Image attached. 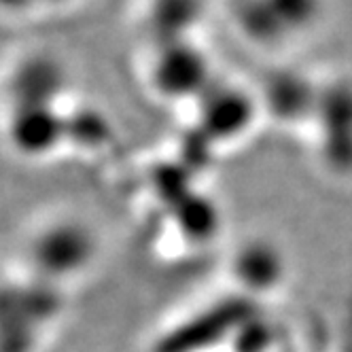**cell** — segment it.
Listing matches in <instances>:
<instances>
[{
  "mask_svg": "<svg viewBox=\"0 0 352 352\" xmlns=\"http://www.w3.org/2000/svg\"><path fill=\"white\" fill-rule=\"evenodd\" d=\"M64 85V72L52 58L34 56L21 62L13 74L11 96L19 107H52Z\"/></svg>",
  "mask_w": 352,
  "mask_h": 352,
  "instance_id": "obj_7",
  "label": "cell"
},
{
  "mask_svg": "<svg viewBox=\"0 0 352 352\" xmlns=\"http://www.w3.org/2000/svg\"><path fill=\"white\" fill-rule=\"evenodd\" d=\"M212 140L199 130V128H193L185 140H183V146H181V162L191 170H199L204 168L208 162H210V148H212Z\"/></svg>",
  "mask_w": 352,
  "mask_h": 352,
  "instance_id": "obj_17",
  "label": "cell"
},
{
  "mask_svg": "<svg viewBox=\"0 0 352 352\" xmlns=\"http://www.w3.org/2000/svg\"><path fill=\"white\" fill-rule=\"evenodd\" d=\"M230 342L234 352H267L274 344V329L257 314L248 318Z\"/></svg>",
  "mask_w": 352,
  "mask_h": 352,
  "instance_id": "obj_15",
  "label": "cell"
},
{
  "mask_svg": "<svg viewBox=\"0 0 352 352\" xmlns=\"http://www.w3.org/2000/svg\"><path fill=\"white\" fill-rule=\"evenodd\" d=\"M32 3V0H3V5L7 9H23V7H28Z\"/></svg>",
  "mask_w": 352,
  "mask_h": 352,
  "instance_id": "obj_18",
  "label": "cell"
},
{
  "mask_svg": "<svg viewBox=\"0 0 352 352\" xmlns=\"http://www.w3.org/2000/svg\"><path fill=\"white\" fill-rule=\"evenodd\" d=\"M66 138L64 117L52 107H19L11 119V140L26 155H43Z\"/></svg>",
  "mask_w": 352,
  "mask_h": 352,
  "instance_id": "obj_6",
  "label": "cell"
},
{
  "mask_svg": "<svg viewBox=\"0 0 352 352\" xmlns=\"http://www.w3.org/2000/svg\"><path fill=\"white\" fill-rule=\"evenodd\" d=\"M94 253L89 232L77 223H60L45 230L34 246L32 261L45 274L64 276L81 270Z\"/></svg>",
  "mask_w": 352,
  "mask_h": 352,
  "instance_id": "obj_5",
  "label": "cell"
},
{
  "mask_svg": "<svg viewBox=\"0 0 352 352\" xmlns=\"http://www.w3.org/2000/svg\"><path fill=\"white\" fill-rule=\"evenodd\" d=\"M181 234L191 242H208L221 228V214L208 197L195 191L172 210Z\"/></svg>",
  "mask_w": 352,
  "mask_h": 352,
  "instance_id": "obj_11",
  "label": "cell"
},
{
  "mask_svg": "<svg viewBox=\"0 0 352 352\" xmlns=\"http://www.w3.org/2000/svg\"><path fill=\"white\" fill-rule=\"evenodd\" d=\"M191 170L183 162H166L155 166L151 172V183H153V191L170 210L179 206L187 195L193 193L191 189Z\"/></svg>",
  "mask_w": 352,
  "mask_h": 352,
  "instance_id": "obj_13",
  "label": "cell"
},
{
  "mask_svg": "<svg viewBox=\"0 0 352 352\" xmlns=\"http://www.w3.org/2000/svg\"><path fill=\"white\" fill-rule=\"evenodd\" d=\"M52 3H58V0H52Z\"/></svg>",
  "mask_w": 352,
  "mask_h": 352,
  "instance_id": "obj_19",
  "label": "cell"
},
{
  "mask_svg": "<svg viewBox=\"0 0 352 352\" xmlns=\"http://www.w3.org/2000/svg\"><path fill=\"white\" fill-rule=\"evenodd\" d=\"M287 30L306 28L318 15L320 0H270Z\"/></svg>",
  "mask_w": 352,
  "mask_h": 352,
  "instance_id": "obj_16",
  "label": "cell"
},
{
  "mask_svg": "<svg viewBox=\"0 0 352 352\" xmlns=\"http://www.w3.org/2000/svg\"><path fill=\"white\" fill-rule=\"evenodd\" d=\"M202 15V0H153L148 28L157 45L187 41L189 30Z\"/></svg>",
  "mask_w": 352,
  "mask_h": 352,
  "instance_id": "obj_9",
  "label": "cell"
},
{
  "mask_svg": "<svg viewBox=\"0 0 352 352\" xmlns=\"http://www.w3.org/2000/svg\"><path fill=\"white\" fill-rule=\"evenodd\" d=\"M236 21L240 30L255 43H276L287 32L270 0H238Z\"/></svg>",
  "mask_w": 352,
  "mask_h": 352,
  "instance_id": "obj_12",
  "label": "cell"
},
{
  "mask_svg": "<svg viewBox=\"0 0 352 352\" xmlns=\"http://www.w3.org/2000/svg\"><path fill=\"white\" fill-rule=\"evenodd\" d=\"M265 104L283 121H297L316 113L318 91L304 74L293 70L274 72L265 83Z\"/></svg>",
  "mask_w": 352,
  "mask_h": 352,
  "instance_id": "obj_8",
  "label": "cell"
},
{
  "mask_svg": "<svg viewBox=\"0 0 352 352\" xmlns=\"http://www.w3.org/2000/svg\"><path fill=\"white\" fill-rule=\"evenodd\" d=\"M199 104L197 128L212 142H225L244 134L255 119L253 100L240 87L210 83L199 96Z\"/></svg>",
  "mask_w": 352,
  "mask_h": 352,
  "instance_id": "obj_4",
  "label": "cell"
},
{
  "mask_svg": "<svg viewBox=\"0 0 352 352\" xmlns=\"http://www.w3.org/2000/svg\"><path fill=\"white\" fill-rule=\"evenodd\" d=\"M257 314V306L250 297H228L168 331L157 342L155 352H206L232 340L240 327Z\"/></svg>",
  "mask_w": 352,
  "mask_h": 352,
  "instance_id": "obj_1",
  "label": "cell"
},
{
  "mask_svg": "<svg viewBox=\"0 0 352 352\" xmlns=\"http://www.w3.org/2000/svg\"><path fill=\"white\" fill-rule=\"evenodd\" d=\"M210 79V66L206 56L189 41L162 45L153 64V85L166 98L202 96Z\"/></svg>",
  "mask_w": 352,
  "mask_h": 352,
  "instance_id": "obj_2",
  "label": "cell"
},
{
  "mask_svg": "<svg viewBox=\"0 0 352 352\" xmlns=\"http://www.w3.org/2000/svg\"><path fill=\"white\" fill-rule=\"evenodd\" d=\"M64 125L66 138L81 146H102L111 136L109 121L94 109L70 113L68 117H64Z\"/></svg>",
  "mask_w": 352,
  "mask_h": 352,
  "instance_id": "obj_14",
  "label": "cell"
},
{
  "mask_svg": "<svg viewBox=\"0 0 352 352\" xmlns=\"http://www.w3.org/2000/svg\"><path fill=\"white\" fill-rule=\"evenodd\" d=\"M236 276L250 291H265L283 276V261L278 253L263 242H253L236 257Z\"/></svg>",
  "mask_w": 352,
  "mask_h": 352,
  "instance_id": "obj_10",
  "label": "cell"
},
{
  "mask_svg": "<svg viewBox=\"0 0 352 352\" xmlns=\"http://www.w3.org/2000/svg\"><path fill=\"white\" fill-rule=\"evenodd\" d=\"M314 117L322 132V153L331 168L352 170V85L338 81L318 91Z\"/></svg>",
  "mask_w": 352,
  "mask_h": 352,
  "instance_id": "obj_3",
  "label": "cell"
}]
</instances>
